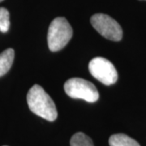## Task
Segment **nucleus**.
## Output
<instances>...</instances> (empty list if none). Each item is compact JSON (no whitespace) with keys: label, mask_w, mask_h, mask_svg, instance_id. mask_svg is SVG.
Returning <instances> with one entry per match:
<instances>
[{"label":"nucleus","mask_w":146,"mask_h":146,"mask_svg":"<svg viewBox=\"0 0 146 146\" xmlns=\"http://www.w3.org/2000/svg\"><path fill=\"white\" fill-rule=\"evenodd\" d=\"M27 103L32 112L42 119L50 122H53L57 119L56 106L42 86L35 84L29 90Z\"/></svg>","instance_id":"f257e3e1"},{"label":"nucleus","mask_w":146,"mask_h":146,"mask_svg":"<svg viewBox=\"0 0 146 146\" xmlns=\"http://www.w3.org/2000/svg\"><path fill=\"white\" fill-rule=\"evenodd\" d=\"M72 37V29L63 17H57L50 23L48 30V46L52 52H56L66 46Z\"/></svg>","instance_id":"f03ea898"},{"label":"nucleus","mask_w":146,"mask_h":146,"mask_svg":"<svg viewBox=\"0 0 146 146\" xmlns=\"http://www.w3.org/2000/svg\"><path fill=\"white\" fill-rule=\"evenodd\" d=\"M66 94L72 98L82 99L88 102H97L99 94L94 84L81 78H72L64 84Z\"/></svg>","instance_id":"7ed1b4c3"},{"label":"nucleus","mask_w":146,"mask_h":146,"mask_svg":"<svg viewBox=\"0 0 146 146\" xmlns=\"http://www.w3.org/2000/svg\"><path fill=\"white\" fill-rule=\"evenodd\" d=\"M91 25L105 38L119 42L123 37V29L117 21L106 14H95L90 19Z\"/></svg>","instance_id":"20e7f679"},{"label":"nucleus","mask_w":146,"mask_h":146,"mask_svg":"<svg viewBox=\"0 0 146 146\" xmlns=\"http://www.w3.org/2000/svg\"><path fill=\"white\" fill-rule=\"evenodd\" d=\"M89 72L105 85H111L116 83L118 72L113 63L102 57L93 58L89 63Z\"/></svg>","instance_id":"39448f33"},{"label":"nucleus","mask_w":146,"mask_h":146,"mask_svg":"<svg viewBox=\"0 0 146 146\" xmlns=\"http://www.w3.org/2000/svg\"><path fill=\"white\" fill-rule=\"evenodd\" d=\"M15 52L13 49H7L0 54V77L4 76L10 70L14 60Z\"/></svg>","instance_id":"423d86ee"},{"label":"nucleus","mask_w":146,"mask_h":146,"mask_svg":"<svg viewBox=\"0 0 146 146\" xmlns=\"http://www.w3.org/2000/svg\"><path fill=\"white\" fill-rule=\"evenodd\" d=\"M110 146H141L134 139L125 134H115L110 137Z\"/></svg>","instance_id":"0eeeda50"},{"label":"nucleus","mask_w":146,"mask_h":146,"mask_svg":"<svg viewBox=\"0 0 146 146\" xmlns=\"http://www.w3.org/2000/svg\"><path fill=\"white\" fill-rule=\"evenodd\" d=\"M71 146H94L92 140L82 132L74 134L70 141Z\"/></svg>","instance_id":"6e6552de"},{"label":"nucleus","mask_w":146,"mask_h":146,"mask_svg":"<svg viewBox=\"0 0 146 146\" xmlns=\"http://www.w3.org/2000/svg\"><path fill=\"white\" fill-rule=\"evenodd\" d=\"M10 28V14L4 7H0V32L7 33Z\"/></svg>","instance_id":"1a4fd4ad"},{"label":"nucleus","mask_w":146,"mask_h":146,"mask_svg":"<svg viewBox=\"0 0 146 146\" xmlns=\"http://www.w3.org/2000/svg\"><path fill=\"white\" fill-rule=\"evenodd\" d=\"M2 1H3V0H0V2H2Z\"/></svg>","instance_id":"9d476101"}]
</instances>
